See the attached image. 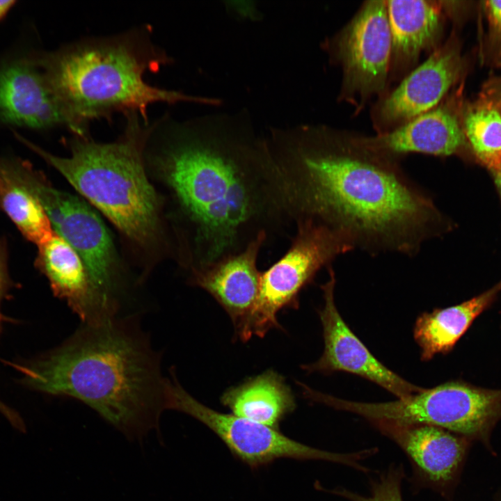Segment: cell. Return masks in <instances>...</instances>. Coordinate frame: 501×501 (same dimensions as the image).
Returning a JSON list of instances; mask_svg holds the SVG:
<instances>
[{
  "label": "cell",
  "mask_w": 501,
  "mask_h": 501,
  "mask_svg": "<svg viewBox=\"0 0 501 501\" xmlns=\"http://www.w3.org/2000/svg\"><path fill=\"white\" fill-rule=\"evenodd\" d=\"M495 186L501 198V168L492 173Z\"/></svg>",
  "instance_id": "cell-28"
},
{
  "label": "cell",
  "mask_w": 501,
  "mask_h": 501,
  "mask_svg": "<svg viewBox=\"0 0 501 501\" xmlns=\"http://www.w3.org/2000/svg\"><path fill=\"white\" fill-rule=\"evenodd\" d=\"M348 410L372 423L431 425L488 443L491 429L501 418V389L450 381L396 401H351Z\"/></svg>",
  "instance_id": "cell-7"
},
{
  "label": "cell",
  "mask_w": 501,
  "mask_h": 501,
  "mask_svg": "<svg viewBox=\"0 0 501 501\" xmlns=\"http://www.w3.org/2000/svg\"><path fill=\"white\" fill-rule=\"evenodd\" d=\"M335 50L346 92L366 98L381 91L392 56L386 1H366L339 35Z\"/></svg>",
  "instance_id": "cell-10"
},
{
  "label": "cell",
  "mask_w": 501,
  "mask_h": 501,
  "mask_svg": "<svg viewBox=\"0 0 501 501\" xmlns=\"http://www.w3.org/2000/svg\"><path fill=\"white\" fill-rule=\"evenodd\" d=\"M0 202L22 234L38 246L53 234L51 223L36 196L0 159Z\"/></svg>",
  "instance_id": "cell-22"
},
{
  "label": "cell",
  "mask_w": 501,
  "mask_h": 501,
  "mask_svg": "<svg viewBox=\"0 0 501 501\" xmlns=\"http://www.w3.org/2000/svg\"><path fill=\"white\" fill-rule=\"evenodd\" d=\"M262 235L240 253L189 272V283L212 296L237 328L252 310L259 294L262 272L257 268Z\"/></svg>",
  "instance_id": "cell-16"
},
{
  "label": "cell",
  "mask_w": 501,
  "mask_h": 501,
  "mask_svg": "<svg viewBox=\"0 0 501 501\" xmlns=\"http://www.w3.org/2000/svg\"><path fill=\"white\" fill-rule=\"evenodd\" d=\"M482 3L487 31L480 50L482 62L491 67H501V1Z\"/></svg>",
  "instance_id": "cell-24"
},
{
  "label": "cell",
  "mask_w": 501,
  "mask_h": 501,
  "mask_svg": "<svg viewBox=\"0 0 501 501\" xmlns=\"http://www.w3.org/2000/svg\"><path fill=\"white\" fill-rule=\"evenodd\" d=\"M5 287V277L2 263L0 258V299L3 295Z\"/></svg>",
  "instance_id": "cell-29"
},
{
  "label": "cell",
  "mask_w": 501,
  "mask_h": 501,
  "mask_svg": "<svg viewBox=\"0 0 501 501\" xmlns=\"http://www.w3.org/2000/svg\"><path fill=\"white\" fill-rule=\"evenodd\" d=\"M157 163L187 225L184 264L200 269L293 221L267 136L245 109L168 122Z\"/></svg>",
  "instance_id": "cell-2"
},
{
  "label": "cell",
  "mask_w": 501,
  "mask_h": 501,
  "mask_svg": "<svg viewBox=\"0 0 501 501\" xmlns=\"http://www.w3.org/2000/svg\"><path fill=\"white\" fill-rule=\"evenodd\" d=\"M8 166L36 196L56 234L81 257L110 317H122L115 250L102 221L84 201L51 187L26 164L10 161Z\"/></svg>",
  "instance_id": "cell-8"
},
{
  "label": "cell",
  "mask_w": 501,
  "mask_h": 501,
  "mask_svg": "<svg viewBox=\"0 0 501 501\" xmlns=\"http://www.w3.org/2000/svg\"><path fill=\"white\" fill-rule=\"evenodd\" d=\"M500 291L501 280L488 290L460 304L421 314L416 319L413 335L421 349L422 359L429 360L437 353L450 351Z\"/></svg>",
  "instance_id": "cell-20"
},
{
  "label": "cell",
  "mask_w": 501,
  "mask_h": 501,
  "mask_svg": "<svg viewBox=\"0 0 501 501\" xmlns=\"http://www.w3.org/2000/svg\"><path fill=\"white\" fill-rule=\"evenodd\" d=\"M372 424L401 448L427 484L443 487L456 477L466 452V438L431 425Z\"/></svg>",
  "instance_id": "cell-15"
},
{
  "label": "cell",
  "mask_w": 501,
  "mask_h": 501,
  "mask_svg": "<svg viewBox=\"0 0 501 501\" xmlns=\"http://www.w3.org/2000/svg\"><path fill=\"white\" fill-rule=\"evenodd\" d=\"M166 62L150 40L132 33L74 43L48 56L42 67L70 129L86 136L88 122L117 112L136 113L145 122L148 107L155 103L221 104L217 98L159 88L145 81L146 72Z\"/></svg>",
  "instance_id": "cell-4"
},
{
  "label": "cell",
  "mask_w": 501,
  "mask_h": 501,
  "mask_svg": "<svg viewBox=\"0 0 501 501\" xmlns=\"http://www.w3.org/2000/svg\"><path fill=\"white\" fill-rule=\"evenodd\" d=\"M296 232L288 250L267 270L262 272L257 300L242 323L235 329L242 341L264 337L279 328L278 313L299 306L301 291L311 283L317 272L328 267L339 255L353 250L340 233L306 219L296 222Z\"/></svg>",
  "instance_id": "cell-6"
},
{
  "label": "cell",
  "mask_w": 501,
  "mask_h": 501,
  "mask_svg": "<svg viewBox=\"0 0 501 501\" xmlns=\"http://www.w3.org/2000/svg\"><path fill=\"white\" fill-rule=\"evenodd\" d=\"M221 401L232 414L275 429L296 407L289 387L273 370L229 388Z\"/></svg>",
  "instance_id": "cell-19"
},
{
  "label": "cell",
  "mask_w": 501,
  "mask_h": 501,
  "mask_svg": "<svg viewBox=\"0 0 501 501\" xmlns=\"http://www.w3.org/2000/svg\"><path fill=\"white\" fill-rule=\"evenodd\" d=\"M23 369L33 388L82 401L130 440L159 430L167 410L160 356L127 317L84 324Z\"/></svg>",
  "instance_id": "cell-3"
},
{
  "label": "cell",
  "mask_w": 501,
  "mask_h": 501,
  "mask_svg": "<svg viewBox=\"0 0 501 501\" xmlns=\"http://www.w3.org/2000/svg\"><path fill=\"white\" fill-rule=\"evenodd\" d=\"M3 319V317L2 316L1 313L0 312V325L1 324Z\"/></svg>",
  "instance_id": "cell-30"
},
{
  "label": "cell",
  "mask_w": 501,
  "mask_h": 501,
  "mask_svg": "<svg viewBox=\"0 0 501 501\" xmlns=\"http://www.w3.org/2000/svg\"><path fill=\"white\" fill-rule=\"evenodd\" d=\"M394 68L413 64L436 45L443 30L442 1H386Z\"/></svg>",
  "instance_id": "cell-18"
},
{
  "label": "cell",
  "mask_w": 501,
  "mask_h": 501,
  "mask_svg": "<svg viewBox=\"0 0 501 501\" xmlns=\"http://www.w3.org/2000/svg\"><path fill=\"white\" fill-rule=\"evenodd\" d=\"M253 3L252 1H228L226 6L230 12L239 17L257 20L260 18L261 15L256 6L252 4Z\"/></svg>",
  "instance_id": "cell-25"
},
{
  "label": "cell",
  "mask_w": 501,
  "mask_h": 501,
  "mask_svg": "<svg viewBox=\"0 0 501 501\" xmlns=\"http://www.w3.org/2000/svg\"><path fill=\"white\" fill-rule=\"evenodd\" d=\"M453 95L441 105L395 129L357 139L368 150L397 161L411 152L474 160L461 120L462 85Z\"/></svg>",
  "instance_id": "cell-12"
},
{
  "label": "cell",
  "mask_w": 501,
  "mask_h": 501,
  "mask_svg": "<svg viewBox=\"0 0 501 501\" xmlns=\"http://www.w3.org/2000/svg\"><path fill=\"white\" fill-rule=\"evenodd\" d=\"M269 146L294 223L310 219L372 255L415 256L452 229L397 161L323 126L271 128Z\"/></svg>",
  "instance_id": "cell-1"
},
{
  "label": "cell",
  "mask_w": 501,
  "mask_h": 501,
  "mask_svg": "<svg viewBox=\"0 0 501 501\" xmlns=\"http://www.w3.org/2000/svg\"><path fill=\"white\" fill-rule=\"evenodd\" d=\"M331 267H327L330 279L321 285L324 305L319 314L323 327L324 353L317 362L303 366V369L308 372L354 374L379 385L398 399L422 390L379 361L342 319L335 303V277Z\"/></svg>",
  "instance_id": "cell-13"
},
{
  "label": "cell",
  "mask_w": 501,
  "mask_h": 501,
  "mask_svg": "<svg viewBox=\"0 0 501 501\" xmlns=\"http://www.w3.org/2000/svg\"><path fill=\"white\" fill-rule=\"evenodd\" d=\"M166 407L186 413L206 425L235 457L252 468L282 458L324 460L355 468L359 466L358 452L339 454L316 449L287 437L278 429L210 408L186 392L173 372L168 381Z\"/></svg>",
  "instance_id": "cell-9"
},
{
  "label": "cell",
  "mask_w": 501,
  "mask_h": 501,
  "mask_svg": "<svg viewBox=\"0 0 501 501\" xmlns=\"http://www.w3.org/2000/svg\"><path fill=\"white\" fill-rule=\"evenodd\" d=\"M0 119L31 128L69 122L45 73L23 62L0 65Z\"/></svg>",
  "instance_id": "cell-14"
},
{
  "label": "cell",
  "mask_w": 501,
  "mask_h": 501,
  "mask_svg": "<svg viewBox=\"0 0 501 501\" xmlns=\"http://www.w3.org/2000/svg\"><path fill=\"white\" fill-rule=\"evenodd\" d=\"M39 247V264L54 294L65 300L83 324L111 319L96 292L79 254L63 238L54 234Z\"/></svg>",
  "instance_id": "cell-17"
},
{
  "label": "cell",
  "mask_w": 501,
  "mask_h": 501,
  "mask_svg": "<svg viewBox=\"0 0 501 501\" xmlns=\"http://www.w3.org/2000/svg\"><path fill=\"white\" fill-rule=\"evenodd\" d=\"M463 131L475 161L491 173L501 168V113L484 94L463 100Z\"/></svg>",
  "instance_id": "cell-21"
},
{
  "label": "cell",
  "mask_w": 501,
  "mask_h": 501,
  "mask_svg": "<svg viewBox=\"0 0 501 501\" xmlns=\"http://www.w3.org/2000/svg\"><path fill=\"white\" fill-rule=\"evenodd\" d=\"M480 92L493 102L501 113V76L490 77L483 84Z\"/></svg>",
  "instance_id": "cell-26"
},
{
  "label": "cell",
  "mask_w": 501,
  "mask_h": 501,
  "mask_svg": "<svg viewBox=\"0 0 501 501\" xmlns=\"http://www.w3.org/2000/svg\"><path fill=\"white\" fill-rule=\"evenodd\" d=\"M468 69L459 40L452 34L380 102L374 116L379 134L436 108L450 89L462 81Z\"/></svg>",
  "instance_id": "cell-11"
},
{
  "label": "cell",
  "mask_w": 501,
  "mask_h": 501,
  "mask_svg": "<svg viewBox=\"0 0 501 501\" xmlns=\"http://www.w3.org/2000/svg\"><path fill=\"white\" fill-rule=\"evenodd\" d=\"M403 478L404 472L401 467L390 468L372 482L371 493L368 496L361 495L345 488L335 489L333 493L350 501H403L401 495Z\"/></svg>",
  "instance_id": "cell-23"
},
{
  "label": "cell",
  "mask_w": 501,
  "mask_h": 501,
  "mask_svg": "<svg viewBox=\"0 0 501 501\" xmlns=\"http://www.w3.org/2000/svg\"><path fill=\"white\" fill-rule=\"evenodd\" d=\"M15 3L14 1H0V20L13 7Z\"/></svg>",
  "instance_id": "cell-27"
},
{
  "label": "cell",
  "mask_w": 501,
  "mask_h": 501,
  "mask_svg": "<svg viewBox=\"0 0 501 501\" xmlns=\"http://www.w3.org/2000/svg\"><path fill=\"white\" fill-rule=\"evenodd\" d=\"M121 138L96 143L76 136L71 155H54L25 139L16 137L36 152L128 238L146 247L159 235V205L145 175L143 150L154 126L145 127L136 113H129Z\"/></svg>",
  "instance_id": "cell-5"
}]
</instances>
